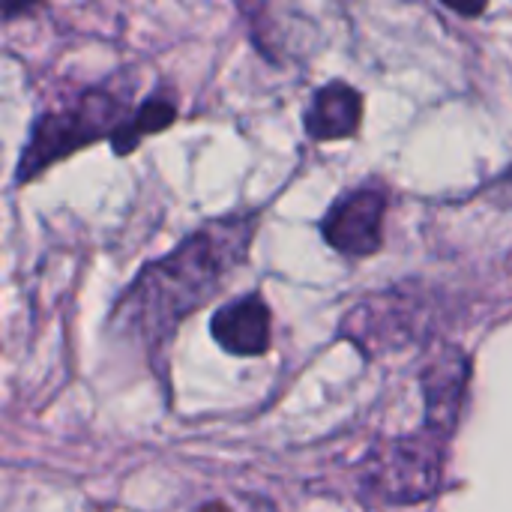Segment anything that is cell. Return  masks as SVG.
I'll list each match as a JSON object with an SVG mask.
<instances>
[{"label":"cell","instance_id":"10","mask_svg":"<svg viewBox=\"0 0 512 512\" xmlns=\"http://www.w3.org/2000/svg\"><path fill=\"white\" fill-rule=\"evenodd\" d=\"M486 195H489L492 201H498L501 207H510L512 210V168L510 171H504V174L486 189Z\"/></svg>","mask_w":512,"mask_h":512},{"label":"cell","instance_id":"2","mask_svg":"<svg viewBox=\"0 0 512 512\" xmlns=\"http://www.w3.org/2000/svg\"><path fill=\"white\" fill-rule=\"evenodd\" d=\"M132 99L129 87L120 84V78H111L105 84L81 90L72 102L42 114L27 138V147L21 150L15 180L27 183L48 165L66 159L69 153L81 150L84 144L96 138H117L123 126L132 117Z\"/></svg>","mask_w":512,"mask_h":512},{"label":"cell","instance_id":"9","mask_svg":"<svg viewBox=\"0 0 512 512\" xmlns=\"http://www.w3.org/2000/svg\"><path fill=\"white\" fill-rule=\"evenodd\" d=\"M174 117H177V96L168 93V90H156L153 96H147V102L141 108L132 111V117L123 126V132L111 141L114 153H120V156L132 153L141 144V138L168 129L174 123Z\"/></svg>","mask_w":512,"mask_h":512},{"label":"cell","instance_id":"5","mask_svg":"<svg viewBox=\"0 0 512 512\" xmlns=\"http://www.w3.org/2000/svg\"><path fill=\"white\" fill-rule=\"evenodd\" d=\"M423 312L408 297L405 291H387L378 297H369L351 309V315L342 324L345 339H351L357 348H366L369 354L375 351H390L414 339L417 324Z\"/></svg>","mask_w":512,"mask_h":512},{"label":"cell","instance_id":"3","mask_svg":"<svg viewBox=\"0 0 512 512\" xmlns=\"http://www.w3.org/2000/svg\"><path fill=\"white\" fill-rule=\"evenodd\" d=\"M450 438L429 426L378 441L360 465V489L381 504H423L438 495Z\"/></svg>","mask_w":512,"mask_h":512},{"label":"cell","instance_id":"1","mask_svg":"<svg viewBox=\"0 0 512 512\" xmlns=\"http://www.w3.org/2000/svg\"><path fill=\"white\" fill-rule=\"evenodd\" d=\"M258 216H225L204 222L168 255L147 264L111 312V327L159 354L186 315L210 303L237 267L246 264Z\"/></svg>","mask_w":512,"mask_h":512},{"label":"cell","instance_id":"7","mask_svg":"<svg viewBox=\"0 0 512 512\" xmlns=\"http://www.w3.org/2000/svg\"><path fill=\"white\" fill-rule=\"evenodd\" d=\"M270 306L261 294L237 297L219 306L210 318V333L216 345L231 357H261L270 351Z\"/></svg>","mask_w":512,"mask_h":512},{"label":"cell","instance_id":"8","mask_svg":"<svg viewBox=\"0 0 512 512\" xmlns=\"http://www.w3.org/2000/svg\"><path fill=\"white\" fill-rule=\"evenodd\" d=\"M363 96L345 81H330L318 87L306 108V135L312 141H342L360 129Z\"/></svg>","mask_w":512,"mask_h":512},{"label":"cell","instance_id":"6","mask_svg":"<svg viewBox=\"0 0 512 512\" xmlns=\"http://www.w3.org/2000/svg\"><path fill=\"white\" fill-rule=\"evenodd\" d=\"M471 381V360L459 345H441L420 372V390L426 402V423L432 432L453 438L462 420Z\"/></svg>","mask_w":512,"mask_h":512},{"label":"cell","instance_id":"4","mask_svg":"<svg viewBox=\"0 0 512 512\" xmlns=\"http://www.w3.org/2000/svg\"><path fill=\"white\" fill-rule=\"evenodd\" d=\"M387 189L378 183L357 186L345 192L321 219L324 240L348 258H369L384 246V213H387Z\"/></svg>","mask_w":512,"mask_h":512}]
</instances>
